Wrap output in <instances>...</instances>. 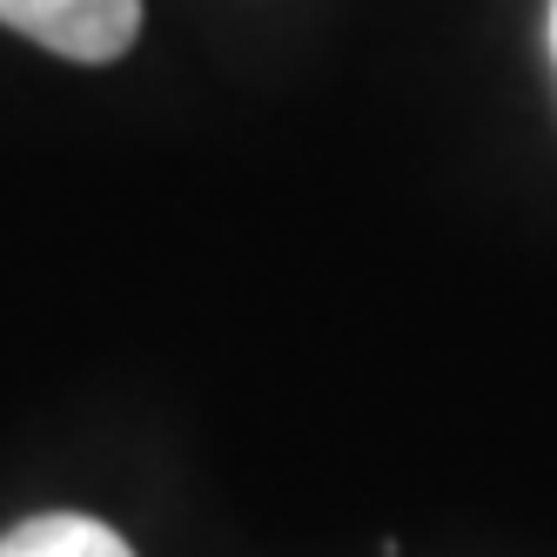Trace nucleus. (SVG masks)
I'll list each match as a JSON object with an SVG mask.
<instances>
[{
    "mask_svg": "<svg viewBox=\"0 0 557 557\" xmlns=\"http://www.w3.org/2000/svg\"><path fill=\"white\" fill-rule=\"evenodd\" d=\"M8 27H21L27 41H41L61 61H122L141 34V0H14Z\"/></svg>",
    "mask_w": 557,
    "mask_h": 557,
    "instance_id": "1",
    "label": "nucleus"
},
{
    "mask_svg": "<svg viewBox=\"0 0 557 557\" xmlns=\"http://www.w3.org/2000/svg\"><path fill=\"white\" fill-rule=\"evenodd\" d=\"M0 557H135L122 531H108L101 517L82 510H48V517H27L0 537Z\"/></svg>",
    "mask_w": 557,
    "mask_h": 557,
    "instance_id": "2",
    "label": "nucleus"
},
{
    "mask_svg": "<svg viewBox=\"0 0 557 557\" xmlns=\"http://www.w3.org/2000/svg\"><path fill=\"white\" fill-rule=\"evenodd\" d=\"M550 54H557V0H550Z\"/></svg>",
    "mask_w": 557,
    "mask_h": 557,
    "instance_id": "3",
    "label": "nucleus"
},
{
    "mask_svg": "<svg viewBox=\"0 0 557 557\" xmlns=\"http://www.w3.org/2000/svg\"><path fill=\"white\" fill-rule=\"evenodd\" d=\"M8 14H14V0H0V21H8Z\"/></svg>",
    "mask_w": 557,
    "mask_h": 557,
    "instance_id": "4",
    "label": "nucleus"
}]
</instances>
